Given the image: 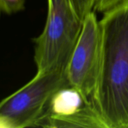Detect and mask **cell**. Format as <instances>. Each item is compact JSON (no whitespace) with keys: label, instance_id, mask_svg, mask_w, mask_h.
<instances>
[{"label":"cell","instance_id":"cell-1","mask_svg":"<svg viewBox=\"0 0 128 128\" xmlns=\"http://www.w3.org/2000/svg\"><path fill=\"white\" fill-rule=\"evenodd\" d=\"M100 64L93 101L108 128H128V3L104 13Z\"/></svg>","mask_w":128,"mask_h":128},{"label":"cell","instance_id":"cell-2","mask_svg":"<svg viewBox=\"0 0 128 128\" xmlns=\"http://www.w3.org/2000/svg\"><path fill=\"white\" fill-rule=\"evenodd\" d=\"M44 28L34 44L37 72H65L80 36L83 19L73 0H47Z\"/></svg>","mask_w":128,"mask_h":128},{"label":"cell","instance_id":"cell-3","mask_svg":"<svg viewBox=\"0 0 128 128\" xmlns=\"http://www.w3.org/2000/svg\"><path fill=\"white\" fill-rule=\"evenodd\" d=\"M68 86L65 72H37L28 82L2 100L0 128H35L53 95Z\"/></svg>","mask_w":128,"mask_h":128},{"label":"cell","instance_id":"cell-4","mask_svg":"<svg viewBox=\"0 0 128 128\" xmlns=\"http://www.w3.org/2000/svg\"><path fill=\"white\" fill-rule=\"evenodd\" d=\"M101 53L100 21L93 10L83 19L82 28L65 73L70 85L93 100L97 88Z\"/></svg>","mask_w":128,"mask_h":128},{"label":"cell","instance_id":"cell-5","mask_svg":"<svg viewBox=\"0 0 128 128\" xmlns=\"http://www.w3.org/2000/svg\"><path fill=\"white\" fill-rule=\"evenodd\" d=\"M36 127L108 128L93 100L68 86L52 98L47 111Z\"/></svg>","mask_w":128,"mask_h":128},{"label":"cell","instance_id":"cell-6","mask_svg":"<svg viewBox=\"0 0 128 128\" xmlns=\"http://www.w3.org/2000/svg\"><path fill=\"white\" fill-rule=\"evenodd\" d=\"M25 0H0V9L6 14H14L25 9Z\"/></svg>","mask_w":128,"mask_h":128},{"label":"cell","instance_id":"cell-7","mask_svg":"<svg viewBox=\"0 0 128 128\" xmlns=\"http://www.w3.org/2000/svg\"><path fill=\"white\" fill-rule=\"evenodd\" d=\"M73 2L76 10L82 19L94 10V0H73Z\"/></svg>","mask_w":128,"mask_h":128},{"label":"cell","instance_id":"cell-8","mask_svg":"<svg viewBox=\"0 0 128 128\" xmlns=\"http://www.w3.org/2000/svg\"><path fill=\"white\" fill-rule=\"evenodd\" d=\"M124 0H94V10L105 13L123 2Z\"/></svg>","mask_w":128,"mask_h":128},{"label":"cell","instance_id":"cell-9","mask_svg":"<svg viewBox=\"0 0 128 128\" xmlns=\"http://www.w3.org/2000/svg\"><path fill=\"white\" fill-rule=\"evenodd\" d=\"M124 2H125V3H128V0H124L122 3H124ZM121 4H122V3H121Z\"/></svg>","mask_w":128,"mask_h":128}]
</instances>
